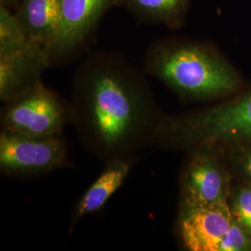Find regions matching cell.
Masks as SVG:
<instances>
[{"label": "cell", "mask_w": 251, "mask_h": 251, "mask_svg": "<svg viewBox=\"0 0 251 251\" xmlns=\"http://www.w3.org/2000/svg\"><path fill=\"white\" fill-rule=\"evenodd\" d=\"M70 113L82 144L106 162L135 158L155 144L166 116L143 74L100 50L89 54L75 74Z\"/></svg>", "instance_id": "cell-1"}, {"label": "cell", "mask_w": 251, "mask_h": 251, "mask_svg": "<svg viewBox=\"0 0 251 251\" xmlns=\"http://www.w3.org/2000/svg\"><path fill=\"white\" fill-rule=\"evenodd\" d=\"M144 67L186 100L221 101L247 83L215 44L198 39L168 37L153 42L144 56Z\"/></svg>", "instance_id": "cell-2"}, {"label": "cell", "mask_w": 251, "mask_h": 251, "mask_svg": "<svg viewBox=\"0 0 251 251\" xmlns=\"http://www.w3.org/2000/svg\"><path fill=\"white\" fill-rule=\"evenodd\" d=\"M251 144V80L212 107L165 116L155 144L189 152L207 148L222 154Z\"/></svg>", "instance_id": "cell-3"}, {"label": "cell", "mask_w": 251, "mask_h": 251, "mask_svg": "<svg viewBox=\"0 0 251 251\" xmlns=\"http://www.w3.org/2000/svg\"><path fill=\"white\" fill-rule=\"evenodd\" d=\"M68 121L70 105L42 79L6 101L2 112L3 130L29 136H59Z\"/></svg>", "instance_id": "cell-4"}, {"label": "cell", "mask_w": 251, "mask_h": 251, "mask_svg": "<svg viewBox=\"0 0 251 251\" xmlns=\"http://www.w3.org/2000/svg\"><path fill=\"white\" fill-rule=\"evenodd\" d=\"M187 153L179 178V204H228L234 178L225 155L207 148Z\"/></svg>", "instance_id": "cell-5"}, {"label": "cell", "mask_w": 251, "mask_h": 251, "mask_svg": "<svg viewBox=\"0 0 251 251\" xmlns=\"http://www.w3.org/2000/svg\"><path fill=\"white\" fill-rule=\"evenodd\" d=\"M68 158L61 135L36 137L3 129L0 134V169L6 174H42L68 166Z\"/></svg>", "instance_id": "cell-6"}, {"label": "cell", "mask_w": 251, "mask_h": 251, "mask_svg": "<svg viewBox=\"0 0 251 251\" xmlns=\"http://www.w3.org/2000/svg\"><path fill=\"white\" fill-rule=\"evenodd\" d=\"M114 0H61L58 35L49 50L50 64L63 63L86 46Z\"/></svg>", "instance_id": "cell-7"}, {"label": "cell", "mask_w": 251, "mask_h": 251, "mask_svg": "<svg viewBox=\"0 0 251 251\" xmlns=\"http://www.w3.org/2000/svg\"><path fill=\"white\" fill-rule=\"evenodd\" d=\"M232 222L228 204H179L177 231L185 250L217 251Z\"/></svg>", "instance_id": "cell-8"}, {"label": "cell", "mask_w": 251, "mask_h": 251, "mask_svg": "<svg viewBox=\"0 0 251 251\" xmlns=\"http://www.w3.org/2000/svg\"><path fill=\"white\" fill-rule=\"evenodd\" d=\"M51 66L45 48L30 43L11 53L0 55V99L4 102L32 87Z\"/></svg>", "instance_id": "cell-9"}, {"label": "cell", "mask_w": 251, "mask_h": 251, "mask_svg": "<svg viewBox=\"0 0 251 251\" xmlns=\"http://www.w3.org/2000/svg\"><path fill=\"white\" fill-rule=\"evenodd\" d=\"M13 11L28 39L49 53L60 28L61 0H19Z\"/></svg>", "instance_id": "cell-10"}, {"label": "cell", "mask_w": 251, "mask_h": 251, "mask_svg": "<svg viewBox=\"0 0 251 251\" xmlns=\"http://www.w3.org/2000/svg\"><path fill=\"white\" fill-rule=\"evenodd\" d=\"M106 163L103 171L75 206L69 225L70 232L82 218L99 211L107 203L127 178L134 158H117Z\"/></svg>", "instance_id": "cell-11"}, {"label": "cell", "mask_w": 251, "mask_h": 251, "mask_svg": "<svg viewBox=\"0 0 251 251\" xmlns=\"http://www.w3.org/2000/svg\"><path fill=\"white\" fill-rule=\"evenodd\" d=\"M193 0H114L113 6L124 9L139 22L161 25L172 30L183 26Z\"/></svg>", "instance_id": "cell-12"}, {"label": "cell", "mask_w": 251, "mask_h": 251, "mask_svg": "<svg viewBox=\"0 0 251 251\" xmlns=\"http://www.w3.org/2000/svg\"><path fill=\"white\" fill-rule=\"evenodd\" d=\"M31 42L14 11L0 4V55L11 53Z\"/></svg>", "instance_id": "cell-13"}, {"label": "cell", "mask_w": 251, "mask_h": 251, "mask_svg": "<svg viewBox=\"0 0 251 251\" xmlns=\"http://www.w3.org/2000/svg\"><path fill=\"white\" fill-rule=\"evenodd\" d=\"M228 206L233 220L251 234V183L234 179Z\"/></svg>", "instance_id": "cell-14"}, {"label": "cell", "mask_w": 251, "mask_h": 251, "mask_svg": "<svg viewBox=\"0 0 251 251\" xmlns=\"http://www.w3.org/2000/svg\"><path fill=\"white\" fill-rule=\"evenodd\" d=\"M235 180L251 183V144L225 155Z\"/></svg>", "instance_id": "cell-15"}, {"label": "cell", "mask_w": 251, "mask_h": 251, "mask_svg": "<svg viewBox=\"0 0 251 251\" xmlns=\"http://www.w3.org/2000/svg\"><path fill=\"white\" fill-rule=\"evenodd\" d=\"M217 251H251V234L233 219Z\"/></svg>", "instance_id": "cell-16"}, {"label": "cell", "mask_w": 251, "mask_h": 251, "mask_svg": "<svg viewBox=\"0 0 251 251\" xmlns=\"http://www.w3.org/2000/svg\"><path fill=\"white\" fill-rule=\"evenodd\" d=\"M18 1L19 0H0V4L5 5V6H7L9 9H11L13 10L14 8L16 7Z\"/></svg>", "instance_id": "cell-17"}]
</instances>
